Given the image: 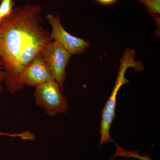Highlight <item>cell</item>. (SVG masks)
Masks as SVG:
<instances>
[{
  "label": "cell",
  "mask_w": 160,
  "mask_h": 160,
  "mask_svg": "<svg viewBox=\"0 0 160 160\" xmlns=\"http://www.w3.org/2000/svg\"><path fill=\"white\" fill-rule=\"evenodd\" d=\"M115 143V142H114ZM116 147L115 154L112 158L111 160L114 157L116 156H121L123 157L127 158H135L139 159L141 160H153L151 159L149 157V156L146 155L141 156L138 152V151H126L122 148H121L117 143H115Z\"/></svg>",
  "instance_id": "obj_8"
},
{
  "label": "cell",
  "mask_w": 160,
  "mask_h": 160,
  "mask_svg": "<svg viewBox=\"0 0 160 160\" xmlns=\"http://www.w3.org/2000/svg\"><path fill=\"white\" fill-rule=\"evenodd\" d=\"M41 54L51 69L55 81L62 90L66 79V68L71 55L57 41H51L44 47Z\"/></svg>",
  "instance_id": "obj_4"
},
{
  "label": "cell",
  "mask_w": 160,
  "mask_h": 160,
  "mask_svg": "<svg viewBox=\"0 0 160 160\" xmlns=\"http://www.w3.org/2000/svg\"><path fill=\"white\" fill-rule=\"evenodd\" d=\"M3 19L4 18H3L2 17V16L1 15V14H0V23H1V22L2 21Z\"/></svg>",
  "instance_id": "obj_14"
},
{
  "label": "cell",
  "mask_w": 160,
  "mask_h": 160,
  "mask_svg": "<svg viewBox=\"0 0 160 160\" xmlns=\"http://www.w3.org/2000/svg\"><path fill=\"white\" fill-rule=\"evenodd\" d=\"M42 6L35 4L14 7L0 23V66L6 72L4 83L10 93L23 89L19 82L22 72L52 41L42 26Z\"/></svg>",
  "instance_id": "obj_1"
},
{
  "label": "cell",
  "mask_w": 160,
  "mask_h": 160,
  "mask_svg": "<svg viewBox=\"0 0 160 160\" xmlns=\"http://www.w3.org/2000/svg\"><path fill=\"white\" fill-rule=\"evenodd\" d=\"M98 3L104 6H109L115 3L118 0H96Z\"/></svg>",
  "instance_id": "obj_12"
},
{
  "label": "cell",
  "mask_w": 160,
  "mask_h": 160,
  "mask_svg": "<svg viewBox=\"0 0 160 160\" xmlns=\"http://www.w3.org/2000/svg\"><path fill=\"white\" fill-rule=\"evenodd\" d=\"M146 6V11L160 24V0H137Z\"/></svg>",
  "instance_id": "obj_7"
},
{
  "label": "cell",
  "mask_w": 160,
  "mask_h": 160,
  "mask_svg": "<svg viewBox=\"0 0 160 160\" xmlns=\"http://www.w3.org/2000/svg\"><path fill=\"white\" fill-rule=\"evenodd\" d=\"M6 77V72L4 71L3 67L0 66V93L2 92L4 89L3 83L4 82Z\"/></svg>",
  "instance_id": "obj_11"
},
{
  "label": "cell",
  "mask_w": 160,
  "mask_h": 160,
  "mask_svg": "<svg viewBox=\"0 0 160 160\" xmlns=\"http://www.w3.org/2000/svg\"><path fill=\"white\" fill-rule=\"evenodd\" d=\"M15 0H2L0 3V14L3 18L9 16L14 8Z\"/></svg>",
  "instance_id": "obj_9"
},
{
  "label": "cell",
  "mask_w": 160,
  "mask_h": 160,
  "mask_svg": "<svg viewBox=\"0 0 160 160\" xmlns=\"http://www.w3.org/2000/svg\"><path fill=\"white\" fill-rule=\"evenodd\" d=\"M62 91L58 84L52 80L35 87V102L49 116L53 117L60 113H66L69 106Z\"/></svg>",
  "instance_id": "obj_3"
},
{
  "label": "cell",
  "mask_w": 160,
  "mask_h": 160,
  "mask_svg": "<svg viewBox=\"0 0 160 160\" xmlns=\"http://www.w3.org/2000/svg\"><path fill=\"white\" fill-rule=\"evenodd\" d=\"M53 79L51 69L40 53L24 69L19 82L23 88L25 86L36 87Z\"/></svg>",
  "instance_id": "obj_6"
},
{
  "label": "cell",
  "mask_w": 160,
  "mask_h": 160,
  "mask_svg": "<svg viewBox=\"0 0 160 160\" xmlns=\"http://www.w3.org/2000/svg\"><path fill=\"white\" fill-rule=\"evenodd\" d=\"M0 135L6 136L12 138H19L25 141H33L35 138L34 134L30 131H27L21 133H8L0 132Z\"/></svg>",
  "instance_id": "obj_10"
},
{
  "label": "cell",
  "mask_w": 160,
  "mask_h": 160,
  "mask_svg": "<svg viewBox=\"0 0 160 160\" xmlns=\"http://www.w3.org/2000/svg\"><path fill=\"white\" fill-rule=\"evenodd\" d=\"M1 57H2V49H1V43H0V60L1 59Z\"/></svg>",
  "instance_id": "obj_13"
},
{
  "label": "cell",
  "mask_w": 160,
  "mask_h": 160,
  "mask_svg": "<svg viewBox=\"0 0 160 160\" xmlns=\"http://www.w3.org/2000/svg\"><path fill=\"white\" fill-rule=\"evenodd\" d=\"M121 61V66L116 81L115 85L110 97L106 102V105L102 111V119L101 122V128L100 133L101 134V140L99 143L100 145H103L106 142H114L112 138L110 135V127L116 114L115 113L116 106L117 96L118 92L121 88L126 83L129 82L128 79H126L125 78V73L126 69L129 67H134L135 70L140 71L142 69V66L140 64L134 61V58H132L130 61Z\"/></svg>",
  "instance_id": "obj_2"
},
{
  "label": "cell",
  "mask_w": 160,
  "mask_h": 160,
  "mask_svg": "<svg viewBox=\"0 0 160 160\" xmlns=\"http://www.w3.org/2000/svg\"><path fill=\"white\" fill-rule=\"evenodd\" d=\"M46 18L51 26L50 36L52 40L57 41L71 55L82 54L89 48L90 43L69 34L63 28L59 16L52 14L46 15Z\"/></svg>",
  "instance_id": "obj_5"
}]
</instances>
